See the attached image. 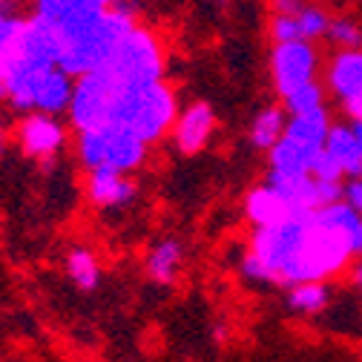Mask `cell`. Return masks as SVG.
<instances>
[{
  "label": "cell",
  "instance_id": "obj_1",
  "mask_svg": "<svg viewBox=\"0 0 362 362\" xmlns=\"http://www.w3.org/2000/svg\"><path fill=\"white\" fill-rule=\"evenodd\" d=\"M362 216L345 202L293 216L276 228H256L242 274L250 282L296 285L328 279L354 256V230Z\"/></svg>",
  "mask_w": 362,
  "mask_h": 362
},
{
  "label": "cell",
  "instance_id": "obj_2",
  "mask_svg": "<svg viewBox=\"0 0 362 362\" xmlns=\"http://www.w3.org/2000/svg\"><path fill=\"white\" fill-rule=\"evenodd\" d=\"M132 26V12L124 4H115L83 23H75L69 29H52L58 43V66L66 69L72 78L95 69Z\"/></svg>",
  "mask_w": 362,
  "mask_h": 362
},
{
  "label": "cell",
  "instance_id": "obj_3",
  "mask_svg": "<svg viewBox=\"0 0 362 362\" xmlns=\"http://www.w3.org/2000/svg\"><path fill=\"white\" fill-rule=\"evenodd\" d=\"M175 115H178V104H175L173 89L164 81H156V83H147V86L124 93L115 101L107 124L124 127V129L139 135V139H144L147 144H153V141L161 139L164 132L173 129Z\"/></svg>",
  "mask_w": 362,
  "mask_h": 362
},
{
  "label": "cell",
  "instance_id": "obj_4",
  "mask_svg": "<svg viewBox=\"0 0 362 362\" xmlns=\"http://www.w3.org/2000/svg\"><path fill=\"white\" fill-rule=\"evenodd\" d=\"M118 86L124 89H139L147 83L161 81L164 75V52L158 37L144 29V26H132L118 47L98 64Z\"/></svg>",
  "mask_w": 362,
  "mask_h": 362
},
{
  "label": "cell",
  "instance_id": "obj_5",
  "mask_svg": "<svg viewBox=\"0 0 362 362\" xmlns=\"http://www.w3.org/2000/svg\"><path fill=\"white\" fill-rule=\"evenodd\" d=\"M78 156L86 170L132 173L147 158V141L124 127L107 124L78 132Z\"/></svg>",
  "mask_w": 362,
  "mask_h": 362
},
{
  "label": "cell",
  "instance_id": "obj_6",
  "mask_svg": "<svg viewBox=\"0 0 362 362\" xmlns=\"http://www.w3.org/2000/svg\"><path fill=\"white\" fill-rule=\"evenodd\" d=\"M316 66H320V55H316L310 40L276 43L270 52V78H274V86L282 98L291 95L296 86L313 81Z\"/></svg>",
  "mask_w": 362,
  "mask_h": 362
},
{
  "label": "cell",
  "instance_id": "obj_7",
  "mask_svg": "<svg viewBox=\"0 0 362 362\" xmlns=\"http://www.w3.org/2000/svg\"><path fill=\"white\" fill-rule=\"evenodd\" d=\"M18 141H21L26 156H32L37 161H52L66 141V132L55 115L29 112L18 127Z\"/></svg>",
  "mask_w": 362,
  "mask_h": 362
},
{
  "label": "cell",
  "instance_id": "obj_8",
  "mask_svg": "<svg viewBox=\"0 0 362 362\" xmlns=\"http://www.w3.org/2000/svg\"><path fill=\"white\" fill-rule=\"evenodd\" d=\"M213 132H216V112L204 101H193L190 107H185L181 115H175V124H173L175 147L185 156L202 153L210 144Z\"/></svg>",
  "mask_w": 362,
  "mask_h": 362
},
{
  "label": "cell",
  "instance_id": "obj_9",
  "mask_svg": "<svg viewBox=\"0 0 362 362\" xmlns=\"http://www.w3.org/2000/svg\"><path fill=\"white\" fill-rule=\"evenodd\" d=\"M245 216L256 224V228H276V224H285V221H291L293 216H302V213L274 185H262V187H253L247 193Z\"/></svg>",
  "mask_w": 362,
  "mask_h": 362
},
{
  "label": "cell",
  "instance_id": "obj_10",
  "mask_svg": "<svg viewBox=\"0 0 362 362\" xmlns=\"http://www.w3.org/2000/svg\"><path fill=\"white\" fill-rule=\"evenodd\" d=\"M86 193L89 202L104 210H118L132 204L135 199V181L127 178V173H115V170H89V181H86Z\"/></svg>",
  "mask_w": 362,
  "mask_h": 362
},
{
  "label": "cell",
  "instance_id": "obj_11",
  "mask_svg": "<svg viewBox=\"0 0 362 362\" xmlns=\"http://www.w3.org/2000/svg\"><path fill=\"white\" fill-rule=\"evenodd\" d=\"M107 6L101 0H35V12L40 21H47L52 29H69L75 23H83L95 18Z\"/></svg>",
  "mask_w": 362,
  "mask_h": 362
},
{
  "label": "cell",
  "instance_id": "obj_12",
  "mask_svg": "<svg viewBox=\"0 0 362 362\" xmlns=\"http://www.w3.org/2000/svg\"><path fill=\"white\" fill-rule=\"evenodd\" d=\"M328 86L339 101L362 93V47L359 49H339L331 58Z\"/></svg>",
  "mask_w": 362,
  "mask_h": 362
},
{
  "label": "cell",
  "instance_id": "obj_13",
  "mask_svg": "<svg viewBox=\"0 0 362 362\" xmlns=\"http://www.w3.org/2000/svg\"><path fill=\"white\" fill-rule=\"evenodd\" d=\"M72 89H75V78L61 69L52 66L47 75H43L37 95H35V110L32 112H49V115H61L64 110H69L72 101Z\"/></svg>",
  "mask_w": 362,
  "mask_h": 362
},
{
  "label": "cell",
  "instance_id": "obj_14",
  "mask_svg": "<svg viewBox=\"0 0 362 362\" xmlns=\"http://www.w3.org/2000/svg\"><path fill=\"white\" fill-rule=\"evenodd\" d=\"M181 264H185V245L178 239H161L147 253V276L158 285L175 282Z\"/></svg>",
  "mask_w": 362,
  "mask_h": 362
},
{
  "label": "cell",
  "instance_id": "obj_15",
  "mask_svg": "<svg viewBox=\"0 0 362 362\" xmlns=\"http://www.w3.org/2000/svg\"><path fill=\"white\" fill-rule=\"evenodd\" d=\"M328 132H331V118H328L325 107L316 110V112L291 115V118H288V127H285V135H291V139H296L299 144L313 147V150L325 147Z\"/></svg>",
  "mask_w": 362,
  "mask_h": 362
},
{
  "label": "cell",
  "instance_id": "obj_16",
  "mask_svg": "<svg viewBox=\"0 0 362 362\" xmlns=\"http://www.w3.org/2000/svg\"><path fill=\"white\" fill-rule=\"evenodd\" d=\"M270 153V170L276 173H291V175H302L310 173V161H313V147L299 144L291 135H282V139L267 150Z\"/></svg>",
  "mask_w": 362,
  "mask_h": 362
},
{
  "label": "cell",
  "instance_id": "obj_17",
  "mask_svg": "<svg viewBox=\"0 0 362 362\" xmlns=\"http://www.w3.org/2000/svg\"><path fill=\"white\" fill-rule=\"evenodd\" d=\"M325 147L337 156V161L342 164V173L348 178H359L362 175V150L356 144V135L351 127H331Z\"/></svg>",
  "mask_w": 362,
  "mask_h": 362
},
{
  "label": "cell",
  "instance_id": "obj_18",
  "mask_svg": "<svg viewBox=\"0 0 362 362\" xmlns=\"http://www.w3.org/2000/svg\"><path fill=\"white\" fill-rule=\"evenodd\" d=\"M285 127H288V115L285 110L279 107H270V110H262L253 124H250V144L256 150H270L282 135H285Z\"/></svg>",
  "mask_w": 362,
  "mask_h": 362
},
{
  "label": "cell",
  "instance_id": "obj_19",
  "mask_svg": "<svg viewBox=\"0 0 362 362\" xmlns=\"http://www.w3.org/2000/svg\"><path fill=\"white\" fill-rule=\"evenodd\" d=\"M331 299V288L316 279V282H296L288 293V308L296 313H320Z\"/></svg>",
  "mask_w": 362,
  "mask_h": 362
},
{
  "label": "cell",
  "instance_id": "obj_20",
  "mask_svg": "<svg viewBox=\"0 0 362 362\" xmlns=\"http://www.w3.org/2000/svg\"><path fill=\"white\" fill-rule=\"evenodd\" d=\"M66 274H69V279L81 291H95L98 288V279H101V267H98V262H95L93 253L78 247V250H72L66 256Z\"/></svg>",
  "mask_w": 362,
  "mask_h": 362
},
{
  "label": "cell",
  "instance_id": "obj_21",
  "mask_svg": "<svg viewBox=\"0 0 362 362\" xmlns=\"http://www.w3.org/2000/svg\"><path fill=\"white\" fill-rule=\"evenodd\" d=\"M26 26V15L18 0H0V58L21 40Z\"/></svg>",
  "mask_w": 362,
  "mask_h": 362
},
{
  "label": "cell",
  "instance_id": "obj_22",
  "mask_svg": "<svg viewBox=\"0 0 362 362\" xmlns=\"http://www.w3.org/2000/svg\"><path fill=\"white\" fill-rule=\"evenodd\" d=\"M322 101H325V93L322 86L316 81H308L302 86H296L291 95H285V110L291 115H302V112H316L322 110Z\"/></svg>",
  "mask_w": 362,
  "mask_h": 362
},
{
  "label": "cell",
  "instance_id": "obj_23",
  "mask_svg": "<svg viewBox=\"0 0 362 362\" xmlns=\"http://www.w3.org/2000/svg\"><path fill=\"white\" fill-rule=\"evenodd\" d=\"M325 37L331 43H337L339 49H359L362 47V26L354 18H331Z\"/></svg>",
  "mask_w": 362,
  "mask_h": 362
},
{
  "label": "cell",
  "instance_id": "obj_24",
  "mask_svg": "<svg viewBox=\"0 0 362 362\" xmlns=\"http://www.w3.org/2000/svg\"><path fill=\"white\" fill-rule=\"evenodd\" d=\"M299 29H302V37L305 40H320L328 35V26H331V15L322 9V6H302L299 15Z\"/></svg>",
  "mask_w": 362,
  "mask_h": 362
},
{
  "label": "cell",
  "instance_id": "obj_25",
  "mask_svg": "<svg viewBox=\"0 0 362 362\" xmlns=\"http://www.w3.org/2000/svg\"><path fill=\"white\" fill-rule=\"evenodd\" d=\"M310 175L322 178V181H339L345 173H342V164L337 161V156L328 147H320L313 153V161H310Z\"/></svg>",
  "mask_w": 362,
  "mask_h": 362
},
{
  "label": "cell",
  "instance_id": "obj_26",
  "mask_svg": "<svg viewBox=\"0 0 362 362\" xmlns=\"http://www.w3.org/2000/svg\"><path fill=\"white\" fill-rule=\"evenodd\" d=\"M270 37L276 43H288V40H305L296 15H274L270 21Z\"/></svg>",
  "mask_w": 362,
  "mask_h": 362
},
{
  "label": "cell",
  "instance_id": "obj_27",
  "mask_svg": "<svg viewBox=\"0 0 362 362\" xmlns=\"http://www.w3.org/2000/svg\"><path fill=\"white\" fill-rule=\"evenodd\" d=\"M342 199L362 216V175L359 178H351V185H345V193H342Z\"/></svg>",
  "mask_w": 362,
  "mask_h": 362
},
{
  "label": "cell",
  "instance_id": "obj_28",
  "mask_svg": "<svg viewBox=\"0 0 362 362\" xmlns=\"http://www.w3.org/2000/svg\"><path fill=\"white\" fill-rule=\"evenodd\" d=\"M305 4L302 0H270V9H274V15H299Z\"/></svg>",
  "mask_w": 362,
  "mask_h": 362
},
{
  "label": "cell",
  "instance_id": "obj_29",
  "mask_svg": "<svg viewBox=\"0 0 362 362\" xmlns=\"http://www.w3.org/2000/svg\"><path fill=\"white\" fill-rule=\"evenodd\" d=\"M342 112H345L351 121H362V93L345 98V101H342Z\"/></svg>",
  "mask_w": 362,
  "mask_h": 362
},
{
  "label": "cell",
  "instance_id": "obj_30",
  "mask_svg": "<svg viewBox=\"0 0 362 362\" xmlns=\"http://www.w3.org/2000/svg\"><path fill=\"white\" fill-rule=\"evenodd\" d=\"M354 256H362V221H359V228L354 230Z\"/></svg>",
  "mask_w": 362,
  "mask_h": 362
},
{
  "label": "cell",
  "instance_id": "obj_31",
  "mask_svg": "<svg viewBox=\"0 0 362 362\" xmlns=\"http://www.w3.org/2000/svg\"><path fill=\"white\" fill-rule=\"evenodd\" d=\"M351 129H354L356 144H359V150H362V121H351Z\"/></svg>",
  "mask_w": 362,
  "mask_h": 362
},
{
  "label": "cell",
  "instance_id": "obj_32",
  "mask_svg": "<svg viewBox=\"0 0 362 362\" xmlns=\"http://www.w3.org/2000/svg\"><path fill=\"white\" fill-rule=\"evenodd\" d=\"M6 150V124H4V115H0V153Z\"/></svg>",
  "mask_w": 362,
  "mask_h": 362
},
{
  "label": "cell",
  "instance_id": "obj_33",
  "mask_svg": "<svg viewBox=\"0 0 362 362\" xmlns=\"http://www.w3.org/2000/svg\"><path fill=\"white\" fill-rule=\"evenodd\" d=\"M356 288H359V293H362V264L356 267Z\"/></svg>",
  "mask_w": 362,
  "mask_h": 362
},
{
  "label": "cell",
  "instance_id": "obj_34",
  "mask_svg": "<svg viewBox=\"0 0 362 362\" xmlns=\"http://www.w3.org/2000/svg\"><path fill=\"white\" fill-rule=\"evenodd\" d=\"M104 6H115V4H121V0H101Z\"/></svg>",
  "mask_w": 362,
  "mask_h": 362
}]
</instances>
